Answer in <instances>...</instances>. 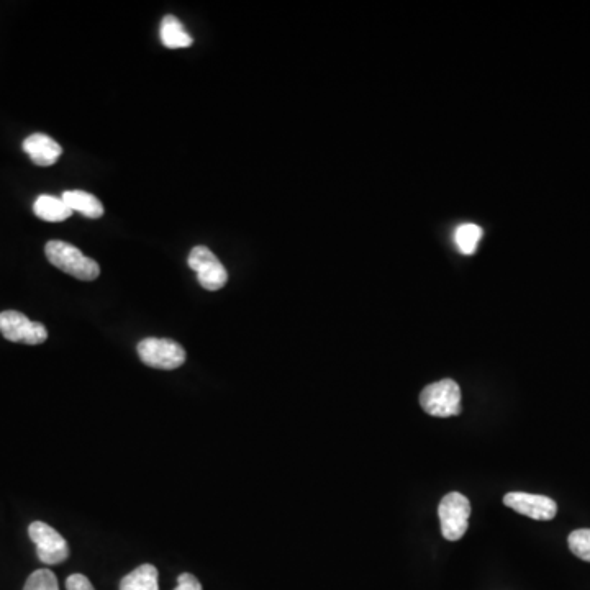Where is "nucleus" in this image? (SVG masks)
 Here are the masks:
<instances>
[{"mask_svg": "<svg viewBox=\"0 0 590 590\" xmlns=\"http://www.w3.org/2000/svg\"><path fill=\"white\" fill-rule=\"evenodd\" d=\"M482 238V228L474 223H463L454 232V243L463 255L469 256L476 253L479 241Z\"/></svg>", "mask_w": 590, "mask_h": 590, "instance_id": "4468645a", "label": "nucleus"}, {"mask_svg": "<svg viewBox=\"0 0 590 590\" xmlns=\"http://www.w3.org/2000/svg\"><path fill=\"white\" fill-rule=\"evenodd\" d=\"M174 590H204L202 584L196 576H192L189 572H184L177 577V586Z\"/></svg>", "mask_w": 590, "mask_h": 590, "instance_id": "f3484780", "label": "nucleus"}, {"mask_svg": "<svg viewBox=\"0 0 590 590\" xmlns=\"http://www.w3.org/2000/svg\"><path fill=\"white\" fill-rule=\"evenodd\" d=\"M441 535L448 541H458L466 535L471 517V502L459 492H450L438 507Z\"/></svg>", "mask_w": 590, "mask_h": 590, "instance_id": "7ed1b4c3", "label": "nucleus"}, {"mask_svg": "<svg viewBox=\"0 0 590 590\" xmlns=\"http://www.w3.org/2000/svg\"><path fill=\"white\" fill-rule=\"evenodd\" d=\"M0 332L5 340L23 345H41L48 340L45 325L32 322L30 318L15 310H5L0 314Z\"/></svg>", "mask_w": 590, "mask_h": 590, "instance_id": "423d86ee", "label": "nucleus"}, {"mask_svg": "<svg viewBox=\"0 0 590 590\" xmlns=\"http://www.w3.org/2000/svg\"><path fill=\"white\" fill-rule=\"evenodd\" d=\"M61 199L73 212H79L87 218H99L104 215L105 209L102 202L96 196L84 191L63 192Z\"/></svg>", "mask_w": 590, "mask_h": 590, "instance_id": "9b49d317", "label": "nucleus"}, {"mask_svg": "<svg viewBox=\"0 0 590 590\" xmlns=\"http://www.w3.org/2000/svg\"><path fill=\"white\" fill-rule=\"evenodd\" d=\"M138 356L150 368L173 371L186 363V351L168 338H145L138 343Z\"/></svg>", "mask_w": 590, "mask_h": 590, "instance_id": "20e7f679", "label": "nucleus"}, {"mask_svg": "<svg viewBox=\"0 0 590 590\" xmlns=\"http://www.w3.org/2000/svg\"><path fill=\"white\" fill-rule=\"evenodd\" d=\"M422 409L432 417H454L459 415L461 407V387L453 379H441V381L428 384L420 394Z\"/></svg>", "mask_w": 590, "mask_h": 590, "instance_id": "f03ea898", "label": "nucleus"}, {"mask_svg": "<svg viewBox=\"0 0 590 590\" xmlns=\"http://www.w3.org/2000/svg\"><path fill=\"white\" fill-rule=\"evenodd\" d=\"M504 504L515 512L522 513L533 520L548 522L558 513V504L546 495L527 494V492H509L505 494Z\"/></svg>", "mask_w": 590, "mask_h": 590, "instance_id": "6e6552de", "label": "nucleus"}, {"mask_svg": "<svg viewBox=\"0 0 590 590\" xmlns=\"http://www.w3.org/2000/svg\"><path fill=\"white\" fill-rule=\"evenodd\" d=\"M23 590H59L58 579L50 569H38L30 574Z\"/></svg>", "mask_w": 590, "mask_h": 590, "instance_id": "dca6fc26", "label": "nucleus"}, {"mask_svg": "<svg viewBox=\"0 0 590 590\" xmlns=\"http://www.w3.org/2000/svg\"><path fill=\"white\" fill-rule=\"evenodd\" d=\"M187 264L197 274L200 286L207 291H220L227 286V269L218 261L214 251L209 250L207 246L200 245L192 248L189 258H187Z\"/></svg>", "mask_w": 590, "mask_h": 590, "instance_id": "39448f33", "label": "nucleus"}, {"mask_svg": "<svg viewBox=\"0 0 590 590\" xmlns=\"http://www.w3.org/2000/svg\"><path fill=\"white\" fill-rule=\"evenodd\" d=\"M46 258L53 266L76 277L79 281H96L100 274L99 264L84 255L79 248L66 241H48L45 246Z\"/></svg>", "mask_w": 590, "mask_h": 590, "instance_id": "f257e3e1", "label": "nucleus"}, {"mask_svg": "<svg viewBox=\"0 0 590 590\" xmlns=\"http://www.w3.org/2000/svg\"><path fill=\"white\" fill-rule=\"evenodd\" d=\"M23 151L37 166H53L63 155V148L43 133H33L23 141Z\"/></svg>", "mask_w": 590, "mask_h": 590, "instance_id": "1a4fd4ad", "label": "nucleus"}, {"mask_svg": "<svg viewBox=\"0 0 590 590\" xmlns=\"http://www.w3.org/2000/svg\"><path fill=\"white\" fill-rule=\"evenodd\" d=\"M159 38H161V43L169 50L189 48L194 43L191 35L187 33L186 27L174 15L164 17L161 28H159Z\"/></svg>", "mask_w": 590, "mask_h": 590, "instance_id": "9d476101", "label": "nucleus"}, {"mask_svg": "<svg viewBox=\"0 0 590 590\" xmlns=\"http://www.w3.org/2000/svg\"><path fill=\"white\" fill-rule=\"evenodd\" d=\"M30 540L37 546L38 558L48 566L61 564L69 558L68 541L55 528L43 522H33L28 528Z\"/></svg>", "mask_w": 590, "mask_h": 590, "instance_id": "0eeeda50", "label": "nucleus"}, {"mask_svg": "<svg viewBox=\"0 0 590 590\" xmlns=\"http://www.w3.org/2000/svg\"><path fill=\"white\" fill-rule=\"evenodd\" d=\"M158 577V569L153 564H143L123 577L120 590H159Z\"/></svg>", "mask_w": 590, "mask_h": 590, "instance_id": "ddd939ff", "label": "nucleus"}, {"mask_svg": "<svg viewBox=\"0 0 590 590\" xmlns=\"http://www.w3.org/2000/svg\"><path fill=\"white\" fill-rule=\"evenodd\" d=\"M33 212L45 222H64L73 215V210L55 196H40L33 204Z\"/></svg>", "mask_w": 590, "mask_h": 590, "instance_id": "f8f14e48", "label": "nucleus"}, {"mask_svg": "<svg viewBox=\"0 0 590 590\" xmlns=\"http://www.w3.org/2000/svg\"><path fill=\"white\" fill-rule=\"evenodd\" d=\"M569 550L576 554L577 558L590 563V530L581 528V530L572 531L568 538Z\"/></svg>", "mask_w": 590, "mask_h": 590, "instance_id": "2eb2a0df", "label": "nucleus"}, {"mask_svg": "<svg viewBox=\"0 0 590 590\" xmlns=\"http://www.w3.org/2000/svg\"><path fill=\"white\" fill-rule=\"evenodd\" d=\"M66 589L68 590H96L92 586L91 581L87 579L84 574H73L68 577L66 581Z\"/></svg>", "mask_w": 590, "mask_h": 590, "instance_id": "a211bd4d", "label": "nucleus"}]
</instances>
